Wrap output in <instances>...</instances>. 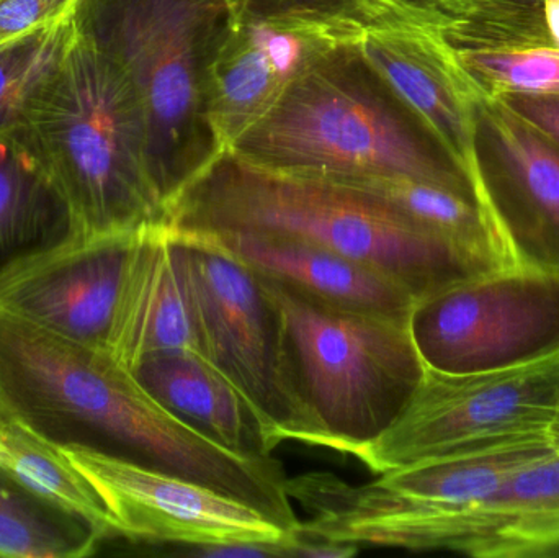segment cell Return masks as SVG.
Here are the masks:
<instances>
[{
  "label": "cell",
  "instance_id": "6da1fadb",
  "mask_svg": "<svg viewBox=\"0 0 559 558\" xmlns=\"http://www.w3.org/2000/svg\"><path fill=\"white\" fill-rule=\"evenodd\" d=\"M0 416L267 510L278 462L233 454L167 412L108 351L0 311Z\"/></svg>",
  "mask_w": 559,
  "mask_h": 558
},
{
  "label": "cell",
  "instance_id": "7a4b0ae2",
  "mask_svg": "<svg viewBox=\"0 0 559 558\" xmlns=\"http://www.w3.org/2000/svg\"><path fill=\"white\" fill-rule=\"evenodd\" d=\"M164 226L187 235L271 233L364 262L416 301L476 274L452 248L350 187L280 173L223 153L169 206Z\"/></svg>",
  "mask_w": 559,
  "mask_h": 558
},
{
  "label": "cell",
  "instance_id": "3957f363",
  "mask_svg": "<svg viewBox=\"0 0 559 558\" xmlns=\"http://www.w3.org/2000/svg\"><path fill=\"white\" fill-rule=\"evenodd\" d=\"M229 153L302 176L411 177L476 200L468 177L354 45L309 62Z\"/></svg>",
  "mask_w": 559,
  "mask_h": 558
},
{
  "label": "cell",
  "instance_id": "277c9868",
  "mask_svg": "<svg viewBox=\"0 0 559 558\" xmlns=\"http://www.w3.org/2000/svg\"><path fill=\"white\" fill-rule=\"evenodd\" d=\"M22 140L69 213V233H131L164 223L146 117L123 71L79 35L33 100Z\"/></svg>",
  "mask_w": 559,
  "mask_h": 558
},
{
  "label": "cell",
  "instance_id": "5b68a950",
  "mask_svg": "<svg viewBox=\"0 0 559 558\" xmlns=\"http://www.w3.org/2000/svg\"><path fill=\"white\" fill-rule=\"evenodd\" d=\"M79 35L127 74L143 105L150 169L167 206L216 157L210 69L238 23L229 0H79Z\"/></svg>",
  "mask_w": 559,
  "mask_h": 558
},
{
  "label": "cell",
  "instance_id": "8992f818",
  "mask_svg": "<svg viewBox=\"0 0 559 558\" xmlns=\"http://www.w3.org/2000/svg\"><path fill=\"white\" fill-rule=\"evenodd\" d=\"M259 277L285 321L309 406L332 449L355 458L393 425L423 379L409 317L338 307Z\"/></svg>",
  "mask_w": 559,
  "mask_h": 558
},
{
  "label": "cell",
  "instance_id": "52a82bcc",
  "mask_svg": "<svg viewBox=\"0 0 559 558\" xmlns=\"http://www.w3.org/2000/svg\"><path fill=\"white\" fill-rule=\"evenodd\" d=\"M167 231L200 356L251 402L277 444L332 449L302 392L285 321L261 277L202 236Z\"/></svg>",
  "mask_w": 559,
  "mask_h": 558
},
{
  "label": "cell",
  "instance_id": "ba28073f",
  "mask_svg": "<svg viewBox=\"0 0 559 558\" xmlns=\"http://www.w3.org/2000/svg\"><path fill=\"white\" fill-rule=\"evenodd\" d=\"M559 409V346L475 372L424 367L393 425L355 458L374 474L521 432L547 431Z\"/></svg>",
  "mask_w": 559,
  "mask_h": 558
},
{
  "label": "cell",
  "instance_id": "9c48e42d",
  "mask_svg": "<svg viewBox=\"0 0 559 558\" xmlns=\"http://www.w3.org/2000/svg\"><path fill=\"white\" fill-rule=\"evenodd\" d=\"M409 330L424 366L462 373L559 346V271L509 265L469 274L414 305Z\"/></svg>",
  "mask_w": 559,
  "mask_h": 558
},
{
  "label": "cell",
  "instance_id": "30bf717a",
  "mask_svg": "<svg viewBox=\"0 0 559 558\" xmlns=\"http://www.w3.org/2000/svg\"><path fill=\"white\" fill-rule=\"evenodd\" d=\"M110 517L117 539L186 547L292 543L296 534L245 501L82 444H61Z\"/></svg>",
  "mask_w": 559,
  "mask_h": 558
},
{
  "label": "cell",
  "instance_id": "8fae6325",
  "mask_svg": "<svg viewBox=\"0 0 559 558\" xmlns=\"http://www.w3.org/2000/svg\"><path fill=\"white\" fill-rule=\"evenodd\" d=\"M364 61L445 151L479 193V105L485 94L455 49L411 19L396 0H370L354 43Z\"/></svg>",
  "mask_w": 559,
  "mask_h": 558
},
{
  "label": "cell",
  "instance_id": "7c38bea8",
  "mask_svg": "<svg viewBox=\"0 0 559 558\" xmlns=\"http://www.w3.org/2000/svg\"><path fill=\"white\" fill-rule=\"evenodd\" d=\"M479 205L508 265L559 271V147L499 98L479 105Z\"/></svg>",
  "mask_w": 559,
  "mask_h": 558
},
{
  "label": "cell",
  "instance_id": "4fadbf2b",
  "mask_svg": "<svg viewBox=\"0 0 559 558\" xmlns=\"http://www.w3.org/2000/svg\"><path fill=\"white\" fill-rule=\"evenodd\" d=\"M134 233L74 235L0 271V311L107 351Z\"/></svg>",
  "mask_w": 559,
  "mask_h": 558
},
{
  "label": "cell",
  "instance_id": "5bb4252c",
  "mask_svg": "<svg viewBox=\"0 0 559 558\" xmlns=\"http://www.w3.org/2000/svg\"><path fill=\"white\" fill-rule=\"evenodd\" d=\"M383 544L476 558L559 557V451L522 468L479 503L394 524Z\"/></svg>",
  "mask_w": 559,
  "mask_h": 558
},
{
  "label": "cell",
  "instance_id": "9a60e30c",
  "mask_svg": "<svg viewBox=\"0 0 559 558\" xmlns=\"http://www.w3.org/2000/svg\"><path fill=\"white\" fill-rule=\"evenodd\" d=\"M345 45L331 25L238 20L209 78V117L223 151L261 120L319 55Z\"/></svg>",
  "mask_w": 559,
  "mask_h": 558
},
{
  "label": "cell",
  "instance_id": "2e32d148",
  "mask_svg": "<svg viewBox=\"0 0 559 558\" xmlns=\"http://www.w3.org/2000/svg\"><path fill=\"white\" fill-rule=\"evenodd\" d=\"M167 349L199 353V341L169 231L160 223L134 233L107 351L118 364L133 370L144 357Z\"/></svg>",
  "mask_w": 559,
  "mask_h": 558
},
{
  "label": "cell",
  "instance_id": "e0dca14e",
  "mask_svg": "<svg viewBox=\"0 0 559 558\" xmlns=\"http://www.w3.org/2000/svg\"><path fill=\"white\" fill-rule=\"evenodd\" d=\"M195 236H202L255 274L328 304L393 317H409L417 304L403 285L383 272L301 239L271 233Z\"/></svg>",
  "mask_w": 559,
  "mask_h": 558
},
{
  "label": "cell",
  "instance_id": "ac0fdd59",
  "mask_svg": "<svg viewBox=\"0 0 559 558\" xmlns=\"http://www.w3.org/2000/svg\"><path fill=\"white\" fill-rule=\"evenodd\" d=\"M131 372L159 405L210 441L242 458H272L278 444L254 406L195 351L150 354Z\"/></svg>",
  "mask_w": 559,
  "mask_h": 558
},
{
  "label": "cell",
  "instance_id": "d6986e66",
  "mask_svg": "<svg viewBox=\"0 0 559 558\" xmlns=\"http://www.w3.org/2000/svg\"><path fill=\"white\" fill-rule=\"evenodd\" d=\"M314 177V176H312ZM373 197L445 242L473 272L509 268L495 229L476 200L404 176L319 177Z\"/></svg>",
  "mask_w": 559,
  "mask_h": 558
},
{
  "label": "cell",
  "instance_id": "ffe728a7",
  "mask_svg": "<svg viewBox=\"0 0 559 558\" xmlns=\"http://www.w3.org/2000/svg\"><path fill=\"white\" fill-rule=\"evenodd\" d=\"M0 471L43 503L84 521L102 539H117L100 498L69 461L62 446L3 416H0Z\"/></svg>",
  "mask_w": 559,
  "mask_h": 558
},
{
  "label": "cell",
  "instance_id": "44dd1931",
  "mask_svg": "<svg viewBox=\"0 0 559 558\" xmlns=\"http://www.w3.org/2000/svg\"><path fill=\"white\" fill-rule=\"evenodd\" d=\"M69 235V213L22 140L0 133V271Z\"/></svg>",
  "mask_w": 559,
  "mask_h": 558
},
{
  "label": "cell",
  "instance_id": "7402d4cb",
  "mask_svg": "<svg viewBox=\"0 0 559 558\" xmlns=\"http://www.w3.org/2000/svg\"><path fill=\"white\" fill-rule=\"evenodd\" d=\"M102 543L84 521L43 503L0 471V558L88 557Z\"/></svg>",
  "mask_w": 559,
  "mask_h": 558
},
{
  "label": "cell",
  "instance_id": "603a6c76",
  "mask_svg": "<svg viewBox=\"0 0 559 558\" xmlns=\"http://www.w3.org/2000/svg\"><path fill=\"white\" fill-rule=\"evenodd\" d=\"M78 38L74 13L0 48V133L19 138L33 100Z\"/></svg>",
  "mask_w": 559,
  "mask_h": 558
},
{
  "label": "cell",
  "instance_id": "cb8c5ba5",
  "mask_svg": "<svg viewBox=\"0 0 559 558\" xmlns=\"http://www.w3.org/2000/svg\"><path fill=\"white\" fill-rule=\"evenodd\" d=\"M456 55L486 98L509 94H559L558 46L460 51Z\"/></svg>",
  "mask_w": 559,
  "mask_h": 558
},
{
  "label": "cell",
  "instance_id": "d4e9b609",
  "mask_svg": "<svg viewBox=\"0 0 559 558\" xmlns=\"http://www.w3.org/2000/svg\"><path fill=\"white\" fill-rule=\"evenodd\" d=\"M238 20H282L309 25H357L364 0H229Z\"/></svg>",
  "mask_w": 559,
  "mask_h": 558
},
{
  "label": "cell",
  "instance_id": "484cf974",
  "mask_svg": "<svg viewBox=\"0 0 559 558\" xmlns=\"http://www.w3.org/2000/svg\"><path fill=\"white\" fill-rule=\"evenodd\" d=\"M79 0H0V48L72 15Z\"/></svg>",
  "mask_w": 559,
  "mask_h": 558
},
{
  "label": "cell",
  "instance_id": "4316f807",
  "mask_svg": "<svg viewBox=\"0 0 559 558\" xmlns=\"http://www.w3.org/2000/svg\"><path fill=\"white\" fill-rule=\"evenodd\" d=\"M499 100L559 147V94H509Z\"/></svg>",
  "mask_w": 559,
  "mask_h": 558
},
{
  "label": "cell",
  "instance_id": "83f0119b",
  "mask_svg": "<svg viewBox=\"0 0 559 558\" xmlns=\"http://www.w3.org/2000/svg\"><path fill=\"white\" fill-rule=\"evenodd\" d=\"M360 553V547L332 541L301 539L296 537L292 557L305 558H350Z\"/></svg>",
  "mask_w": 559,
  "mask_h": 558
},
{
  "label": "cell",
  "instance_id": "f1b7e54d",
  "mask_svg": "<svg viewBox=\"0 0 559 558\" xmlns=\"http://www.w3.org/2000/svg\"><path fill=\"white\" fill-rule=\"evenodd\" d=\"M544 16L551 43L559 48V0H544Z\"/></svg>",
  "mask_w": 559,
  "mask_h": 558
},
{
  "label": "cell",
  "instance_id": "f546056e",
  "mask_svg": "<svg viewBox=\"0 0 559 558\" xmlns=\"http://www.w3.org/2000/svg\"><path fill=\"white\" fill-rule=\"evenodd\" d=\"M548 438L554 442L555 449L559 451V409L557 415H555L554 422L550 423V426L547 428Z\"/></svg>",
  "mask_w": 559,
  "mask_h": 558
}]
</instances>
